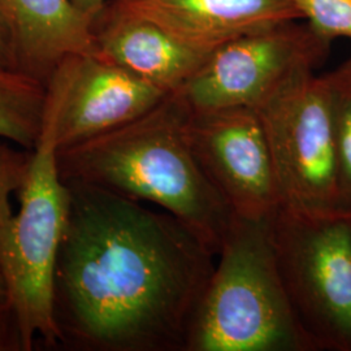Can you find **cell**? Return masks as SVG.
<instances>
[{"instance_id":"obj_4","label":"cell","mask_w":351,"mask_h":351,"mask_svg":"<svg viewBox=\"0 0 351 351\" xmlns=\"http://www.w3.org/2000/svg\"><path fill=\"white\" fill-rule=\"evenodd\" d=\"M19 198V211L0 229V269L25 351L34 349L38 337L46 346L55 348L53 280L71 194L59 171L53 130L46 123H42L40 136L32 151L29 173Z\"/></svg>"},{"instance_id":"obj_3","label":"cell","mask_w":351,"mask_h":351,"mask_svg":"<svg viewBox=\"0 0 351 351\" xmlns=\"http://www.w3.org/2000/svg\"><path fill=\"white\" fill-rule=\"evenodd\" d=\"M274 216H233L186 351H314L293 314L278 271Z\"/></svg>"},{"instance_id":"obj_18","label":"cell","mask_w":351,"mask_h":351,"mask_svg":"<svg viewBox=\"0 0 351 351\" xmlns=\"http://www.w3.org/2000/svg\"><path fill=\"white\" fill-rule=\"evenodd\" d=\"M0 69L16 71V50L12 32L0 8Z\"/></svg>"},{"instance_id":"obj_12","label":"cell","mask_w":351,"mask_h":351,"mask_svg":"<svg viewBox=\"0 0 351 351\" xmlns=\"http://www.w3.org/2000/svg\"><path fill=\"white\" fill-rule=\"evenodd\" d=\"M12 32L16 71L46 85L55 68L69 55H99L93 17L69 0H0Z\"/></svg>"},{"instance_id":"obj_10","label":"cell","mask_w":351,"mask_h":351,"mask_svg":"<svg viewBox=\"0 0 351 351\" xmlns=\"http://www.w3.org/2000/svg\"><path fill=\"white\" fill-rule=\"evenodd\" d=\"M91 26L101 56L165 94L184 88L215 51L178 40L123 0L106 3Z\"/></svg>"},{"instance_id":"obj_5","label":"cell","mask_w":351,"mask_h":351,"mask_svg":"<svg viewBox=\"0 0 351 351\" xmlns=\"http://www.w3.org/2000/svg\"><path fill=\"white\" fill-rule=\"evenodd\" d=\"M277 265L289 303L314 351H351V216L272 219Z\"/></svg>"},{"instance_id":"obj_9","label":"cell","mask_w":351,"mask_h":351,"mask_svg":"<svg viewBox=\"0 0 351 351\" xmlns=\"http://www.w3.org/2000/svg\"><path fill=\"white\" fill-rule=\"evenodd\" d=\"M186 136L202 171L234 215L265 219L280 210L271 152L252 108L191 111Z\"/></svg>"},{"instance_id":"obj_6","label":"cell","mask_w":351,"mask_h":351,"mask_svg":"<svg viewBox=\"0 0 351 351\" xmlns=\"http://www.w3.org/2000/svg\"><path fill=\"white\" fill-rule=\"evenodd\" d=\"M271 152L281 207L302 216L339 211V164L324 75L291 78L254 108Z\"/></svg>"},{"instance_id":"obj_1","label":"cell","mask_w":351,"mask_h":351,"mask_svg":"<svg viewBox=\"0 0 351 351\" xmlns=\"http://www.w3.org/2000/svg\"><path fill=\"white\" fill-rule=\"evenodd\" d=\"M68 186L53 280L58 346L186 351L216 255L171 213L107 189Z\"/></svg>"},{"instance_id":"obj_17","label":"cell","mask_w":351,"mask_h":351,"mask_svg":"<svg viewBox=\"0 0 351 351\" xmlns=\"http://www.w3.org/2000/svg\"><path fill=\"white\" fill-rule=\"evenodd\" d=\"M0 351H25L19 319L11 302L0 304Z\"/></svg>"},{"instance_id":"obj_20","label":"cell","mask_w":351,"mask_h":351,"mask_svg":"<svg viewBox=\"0 0 351 351\" xmlns=\"http://www.w3.org/2000/svg\"><path fill=\"white\" fill-rule=\"evenodd\" d=\"M10 302V295H8V288L5 284V280L3 276V272L0 269V304Z\"/></svg>"},{"instance_id":"obj_2","label":"cell","mask_w":351,"mask_h":351,"mask_svg":"<svg viewBox=\"0 0 351 351\" xmlns=\"http://www.w3.org/2000/svg\"><path fill=\"white\" fill-rule=\"evenodd\" d=\"M190 112L178 93L168 94L133 121L58 151V164L66 184H88L158 206L217 255L234 213L189 146Z\"/></svg>"},{"instance_id":"obj_8","label":"cell","mask_w":351,"mask_h":351,"mask_svg":"<svg viewBox=\"0 0 351 351\" xmlns=\"http://www.w3.org/2000/svg\"><path fill=\"white\" fill-rule=\"evenodd\" d=\"M45 88L42 123L52 128L58 151L133 121L168 95L97 53L66 56Z\"/></svg>"},{"instance_id":"obj_13","label":"cell","mask_w":351,"mask_h":351,"mask_svg":"<svg viewBox=\"0 0 351 351\" xmlns=\"http://www.w3.org/2000/svg\"><path fill=\"white\" fill-rule=\"evenodd\" d=\"M45 85L12 69H0V139L33 151L42 130Z\"/></svg>"},{"instance_id":"obj_11","label":"cell","mask_w":351,"mask_h":351,"mask_svg":"<svg viewBox=\"0 0 351 351\" xmlns=\"http://www.w3.org/2000/svg\"><path fill=\"white\" fill-rule=\"evenodd\" d=\"M189 46L213 51L288 20H302L293 0H123Z\"/></svg>"},{"instance_id":"obj_19","label":"cell","mask_w":351,"mask_h":351,"mask_svg":"<svg viewBox=\"0 0 351 351\" xmlns=\"http://www.w3.org/2000/svg\"><path fill=\"white\" fill-rule=\"evenodd\" d=\"M80 12L94 17L110 0H69Z\"/></svg>"},{"instance_id":"obj_16","label":"cell","mask_w":351,"mask_h":351,"mask_svg":"<svg viewBox=\"0 0 351 351\" xmlns=\"http://www.w3.org/2000/svg\"><path fill=\"white\" fill-rule=\"evenodd\" d=\"M32 151L0 139V229L12 219V197L25 184Z\"/></svg>"},{"instance_id":"obj_14","label":"cell","mask_w":351,"mask_h":351,"mask_svg":"<svg viewBox=\"0 0 351 351\" xmlns=\"http://www.w3.org/2000/svg\"><path fill=\"white\" fill-rule=\"evenodd\" d=\"M339 164V211L351 216V51L337 68L324 75Z\"/></svg>"},{"instance_id":"obj_7","label":"cell","mask_w":351,"mask_h":351,"mask_svg":"<svg viewBox=\"0 0 351 351\" xmlns=\"http://www.w3.org/2000/svg\"><path fill=\"white\" fill-rule=\"evenodd\" d=\"M332 42L303 20H288L229 40L177 91L193 112L255 108L291 78L316 72Z\"/></svg>"},{"instance_id":"obj_15","label":"cell","mask_w":351,"mask_h":351,"mask_svg":"<svg viewBox=\"0 0 351 351\" xmlns=\"http://www.w3.org/2000/svg\"><path fill=\"white\" fill-rule=\"evenodd\" d=\"M315 32L333 42L337 38L351 40V0H293Z\"/></svg>"}]
</instances>
